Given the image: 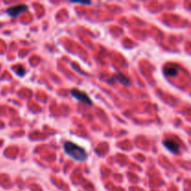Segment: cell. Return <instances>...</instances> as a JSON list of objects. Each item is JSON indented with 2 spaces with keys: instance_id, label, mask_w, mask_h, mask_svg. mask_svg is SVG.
<instances>
[{
  "instance_id": "cell-3",
  "label": "cell",
  "mask_w": 191,
  "mask_h": 191,
  "mask_svg": "<svg viewBox=\"0 0 191 191\" xmlns=\"http://www.w3.org/2000/svg\"><path fill=\"white\" fill-rule=\"evenodd\" d=\"M28 10V7L26 5H18L10 8L8 10H7V13L11 17H17L18 15H20L21 13H23Z\"/></svg>"
},
{
  "instance_id": "cell-5",
  "label": "cell",
  "mask_w": 191,
  "mask_h": 191,
  "mask_svg": "<svg viewBox=\"0 0 191 191\" xmlns=\"http://www.w3.org/2000/svg\"><path fill=\"white\" fill-rule=\"evenodd\" d=\"M115 78H116L118 82H120L121 84H124L125 86H129V85L131 84V83H130V82H131L130 79H129L128 78H126L124 75H121V74L116 75H115Z\"/></svg>"
},
{
  "instance_id": "cell-6",
  "label": "cell",
  "mask_w": 191,
  "mask_h": 191,
  "mask_svg": "<svg viewBox=\"0 0 191 191\" xmlns=\"http://www.w3.org/2000/svg\"><path fill=\"white\" fill-rule=\"evenodd\" d=\"M164 73L167 75H170V77H175L177 75V68L176 67H165L164 69Z\"/></svg>"
},
{
  "instance_id": "cell-2",
  "label": "cell",
  "mask_w": 191,
  "mask_h": 191,
  "mask_svg": "<svg viewBox=\"0 0 191 191\" xmlns=\"http://www.w3.org/2000/svg\"><path fill=\"white\" fill-rule=\"evenodd\" d=\"M71 94H72V96L74 97L75 99H77L78 101L81 102V103L87 104L89 105L92 104V101L90 99V97H89L85 92L80 91L78 90H72L71 91Z\"/></svg>"
},
{
  "instance_id": "cell-7",
  "label": "cell",
  "mask_w": 191,
  "mask_h": 191,
  "mask_svg": "<svg viewBox=\"0 0 191 191\" xmlns=\"http://www.w3.org/2000/svg\"><path fill=\"white\" fill-rule=\"evenodd\" d=\"M16 73L18 75H21V77H24V75L25 74V70L24 67H21V66H18L16 68Z\"/></svg>"
},
{
  "instance_id": "cell-4",
  "label": "cell",
  "mask_w": 191,
  "mask_h": 191,
  "mask_svg": "<svg viewBox=\"0 0 191 191\" xmlns=\"http://www.w3.org/2000/svg\"><path fill=\"white\" fill-rule=\"evenodd\" d=\"M163 145L165 146V147L170 151V152H172V154H178L179 153V145L174 141L164 140Z\"/></svg>"
},
{
  "instance_id": "cell-1",
  "label": "cell",
  "mask_w": 191,
  "mask_h": 191,
  "mask_svg": "<svg viewBox=\"0 0 191 191\" xmlns=\"http://www.w3.org/2000/svg\"><path fill=\"white\" fill-rule=\"evenodd\" d=\"M64 152L69 157L74 158L77 161H85L88 158V154L85 149L82 148L78 145L73 143V142L67 141L64 144Z\"/></svg>"
}]
</instances>
